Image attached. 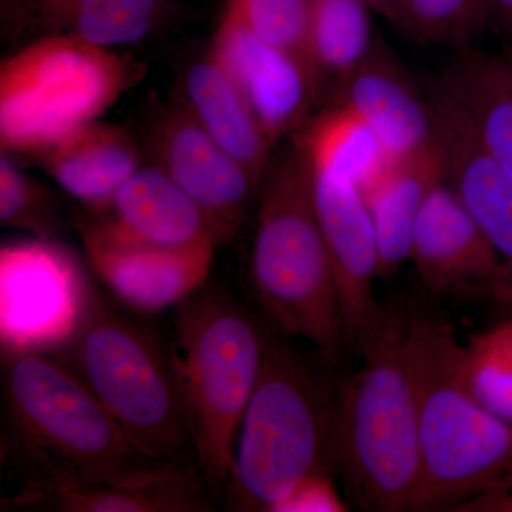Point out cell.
<instances>
[{
    "mask_svg": "<svg viewBox=\"0 0 512 512\" xmlns=\"http://www.w3.org/2000/svg\"><path fill=\"white\" fill-rule=\"evenodd\" d=\"M2 389V453L20 470L55 468L89 483L136 485L188 467L138 450L89 387L50 353L2 350Z\"/></svg>",
    "mask_w": 512,
    "mask_h": 512,
    "instance_id": "1",
    "label": "cell"
},
{
    "mask_svg": "<svg viewBox=\"0 0 512 512\" xmlns=\"http://www.w3.org/2000/svg\"><path fill=\"white\" fill-rule=\"evenodd\" d=\"M339 387L269 326L261 377L239 426L224 507L274 512L289 494L338 468Z\"/></svg>",
    "mask_w": 512,
    "mask_h": 512,
    "instance_id": "2",
    "label": "cell"
},
{
    "mask_svg": "<svg viewBox=\"0 0 512 512\" xmlns=\"http://www.w3.org/2000/svg\"><path fill=\"white\" fill-rule=\"evenodd\" d=\"M451 326L409 313L407 350L419 403L420 480L412 511H454L512 490V424L485 409L461 376Z\"/></svg>",
    "mask_w": 512,
    "mask_h": 512,
    "instance_id": "3",
    "label": "cell"
},
{
    "mask_svg": "<svg viewBox=\"0 0 512 512\" xmlns=\"http://www.w3.org/2000/svg\"><path fill=\"white\" fill-rule=\"evenodd\" d=\"M409 313L384 306L363 363L339 386L338 470L367 511H412L420 480L419 403L407 350Z\"/></svg>",
    "mask_w": 512,
    "mask_h": 512,
    "instance_id": "4",
    "label": "cell"
},
{
    "mask_svg": "<svg viewBox=\"0 0 512 512\" xmlns=\"http://www.w3.org/2000/svg\"><path fill=\"white\" fill-rule=\"evenodd\" d=\"M259 197L249 266L256 302L276 332L338 362L348 340L301 148L269 168Z\"/></svg>",
    "mask_w": 512,
    "mask_h": 512,
    "instance_id": "5",
    "label": "cell"
},
{
    "mask_svg": "<svg viewBox=\"0 0 512 512\" xmlns=\"http://www.w3.org/2000/svg\"><path fill=\"white\" fill-rule=\"evenodd\" d=\"M269 326L222 288L201 286L178 305L170 357L192 453L205 483L224 488L239 426L261 377Z\"/></svg>",
    "mask_w": 512,
    "mask_h": 512,
    "instance_id": "6",
    "label": "cell"
},
{
    "mask_svg": "<svg viewBox=\"0 0 512 512\" xmlns=\"http://www.w3.org/2000/svg\"><path fill=\"white\" fill-rule=\"evenodd\" d=\"M50 355L79 377L138 450L181 463L190 426L170 352L90 286L76 328Z\"/></svg>",
    "mask_w": 512,
    "mask_h": 512,
    "instance_id": "7",
    "label": "cell"
},
{
    "mask_svg": "<svg viewBox=\"0 0 512 512\" xmlns=\"http://www.w3.org/2000/svg\"><path fill=\"white\" fill-rule=\"evenodd\" d=\"M143 67L79 37H37L0 67L3 153L37 154L96 121Z\"/></svg>",
    "mask_w": 512,
    "mask_h": 512,
    "instance_id": "8",
    "label": "cell"
},
{
    "mask_svg": "<svg viewBox=\"0 0 512 512\" xmlns=\"http://www.w3.org/2000/svg\"><path fill=\"white\" fill-rule=\"evenodd\" d=\"M82 266L52 238L0 251L2 350L52 352L76 328L89 295Z\"/></svg>",
    "mask_w": 512,
    "mask_h": 512,
    "instance_id": "9",
    "label": "cell"
},
{
    "mask_svg": "<svg viewBox=\"0 0 512 512\" xmlns=\"http://www.w3.org/2000/svg\"><path fill=\"white\" fill-rule=\"evenodd\" d=\"M409 259L434 295L512 302L511 269L444 181L417 218Z\"/></svg>",
    "mask_w": 512,
    "mask_h": 512,
    "instance_id": "10",
    "label": "cell"
},
{
    "mask_svg": "<svg viewBox=\"0 0 512 512\" xmlns=\"http://www.w3.org/2000/svg\"><path fill=\"white\" fill-rule=\"evenodd\" d=\"M158 167L200 208L218 247L241 228L258 180L200 126L185 106L165 111L154 130Z\"/></svg>",
    "mask_w": 512,
    "mask_h": 512,
    "instance_id": "11",
    "label": "cell"
},
{
    "mask_svg": "<svg viewBox=\"0 0 512 512\" xmlns=\"http://www.w3.org/2000/svg\"><path fill=\"white\" fill-rule=\"evenodd\" d=\"M311 174L313 200L335 276L346 340L359 349L379 325L384 311L373 291L380 265L375 225L355 184L312 168Z\"/></svg>",
    "mask_w": 512,
    "mask_h": 512,
    "instance_id": "12",
    "label": "cell"
},
{
    "mask_svg": "<svg viewBox=\"0 0 512 512\" xmlns=\"http://www.w3.org/2000/svg\"><path fill=\"white\" fill-rule=\"evenodd\" d=\"M210 53L247 100L272 146L312 119L319 101L308 69L256 35L229 3Z\"/></svg>",
    "mask_w": 512,
    "mask_h": 512,
    "instance_id": "13",
    "label": "cell"
},
{
    "mask_svg": "<svg viewBox=\"0 0 512 512\" xmlns=\"http://www.w3.org/2000/svg\"><path fill=\"white\" fill-rule=\"evenodd\" d=\"M79 231L87 261L104 285L128 309L147 315L180 305L207 284L217 248L141 244L97 220L83 222Z\"/></svg>",
    "mask_w": 512,
    "mask_h": 512,
    "instance_id": "14",
    "label": "cell"
},
{
    "mask_svg": "<svg viewBox=\"0 0 512 512\" xmlns=\"http://www.w3.org/2000/svg\"><path fill=\"white\" fill-rule=\"evenodd\" d=\"M427 100L444 183L512 271V175L485 147L466 111L440 83Z\"/></svg>",
    "mask_w": 512,
    "mask_h": 512,
    "instance_id": "15",
    "label": "cell"
},
{
    "mask_svg": "<svg viewBox=\"0 0 512 512\" xmlns=\"http://www.w3.org/2000/svg\"><path fill=\"white\" fill-rule=\"evenodd\" d=\"M15 507L63 512H204L212 505L198 467L188 466L160 480L136 485L89 483L55 470H22Z\"/></svg>",
    "mask_w": 512,
    "mask_h": 512,
    "instance_id": "16",
    "label": "cell"
},
{
    "mask_svg": "<svg viewBox=\"0 0 512 512\" xmlns=\"http://www.w3.org/2000/svg\"><path fill=\"white\" fill-rule=\"evenodd\" d=\"M335 104L349 107L365 120L393 161L412 157L434 143L429 100L417 92L402 63L379 37Z\"/></svg>",
    "mask_w": 512,
    "mask_h": 512,
    "instance_id": "17",
    "label": "cell"
},
{
    "mask_svg": "<svg viewBox=\"0 0 512 512\" xmlns=\"http://www.w3.org/2000/svg\"><path fill=\"white\" fill-rule=\"evenodd\" d=\"M35 156L60 188L82 202L93 217L109 211L114 195L141 167L131 134L99 120L76 128Z\"/></svg>",
    "mask_w": 512,
    "mask_h": 512,
    "instance_id": "18",
    "label": "cell"
},
{
    "mask_svg": "<svg viewBox=\"0 0 512 512\" xmlns=\"http://www.w3.org/2000/svg\"><path fill=\"white\" fill-rule=\"evenodd\" d=\"M94 220L121 237L164 248L218 247L200 208L157 164L141 165Z\"/></svg>",
    "mask_w": 512,
    "mask_h": 512,
    "instance_id": "19",
    "label": "cell"
},
{
    "mask_svg": "<svg viewBox=\"0 0 512 512\" xmlns=\"http://www.w3.org/2000/svg\"><path fill=\"white\" fill-rule=\"evenodd\" d=\"M184 96V106L200 126L264 183L272 144L247 100L211 53L185 72Z\"/></svg>",
    "mask_w": 512,
    "mask_h": 512,
    "instance_id": "20",
    "label": "cell"
},
{
    "mask_svg": "<svg viewBox=\"0 0 512 512\" xmlns=\"http://www.w3.org/2000/svg\"><path fill=\"white\" fill-rule=\"evenodd\" d=\"M13 18L42 36L79 37L117 49L150 35L163 15V0H12ZM9 5V6H10Z\"/></svg>",
    "mask_w": 512,
    "mask_h": 512,
    "instance_id": "21",
    "label": "cell"
},
{
    "mask_svg": "<svg viewBox=\"0 0 512 512\" xmlns=\"http://www.w3.org/2000/svg\"><path fill=\"white\" fill-rule=\"evenodd\" d=\"M444 181L436 143L420 153L394 161L366 195L379 244V279L389 278L410 258L414 225L431 192Z\"/></svg>",
    "mask_w": 512,
    "mask_h": 512,
    "instance_id": "22",
    "label": "cell"
},
{
    "mask_svg": "<svg viewBox=\"0 0 512 512\" xmlns=\"http://www.w3.org/2000/svg\"><path fill=\"white\" fill-rule=\"evenodd\" d=\"M478 136L512 175V46L500 52L463 47L440 80Z\"/></svg>",
    "mask_w": 512,
    "mask_h": 512,
    "instance_id": "23",
    "label": "cell"
},
{
    "mask_svg": "<svg viewBox=\"0 0 512 512\" xmlns=\"http://www.w3.org/2000/svg\"><path fill=\"white\" fill-rule=\"evenodd\" d=\"M298 140L312 170L348 180L363 195L394 164L375 131L343 104H330L312 117L299 131Z\"/></svg>",
    "mask_w": 512,
    "mask_h": 512,
    "instance_id": "24",
    "label": "cell"
},
{
    "mask_svg": "<svg viewBox=\"0 0 512 512\" xmlns=\"http://www.w3.org/2000/svg\"><path fill=\"white\" fill-rule=\"evenodd\" d=\"M366 0H313L309 66L318 101L335 104L376 37Z\"/></svg>",
    "mask_w": 512,
    "mask_h": 512,
    "instance_id": "25",
    "label": "cell"
},
{
    "mask_svg": "<svg viewBox=\"0 0 512 512\" xmlns=\"http://www.w3.org/2000/svg\"><path fill=\"white\" fill-rule=\"evenodd\" d=\"M461 376L485 409L512 424V319L470 339Z\"/></svg>",
    "mask_w": 512,
    "mask_h": 512,
    "instance_id": "26",
    "label": "cell"
},
{
    "mask_svg": "<svg viewBox=\"0 0 512 512\" xmlns=\"http://www.w3.org/2000/svg\"><path fill=\"white\" fill-rule=\"evenodd\" d=\"M488 22V0H406L399 25L424 43L468 47Z\"/></svg>",
    "mask_w": 512,
    "mask_h": 512,
    "instance_id": "27",
    "label": "cell"
},
{
    "mask_svg": "<svg viewBox=\"0 0 512 512\" xmlns=\"http://www.w3.org/2000/svg\"><path fill=\"white\" fill-rule=\"evenodd\" d=\"M228 3L256 35L295 56L312 77L309 29L313 0H228Z\"/></svg>",
    "mask_w": 512,
    "mask_h": 512,
    "instance_id": "28",
    "label": "cell"
},
{
    "mask_svg": "<svg viewBox=\"0 0 512 512\" xmlns=\"http://www.w3.org/2000/svg\"><path fill=\"white\" fill-rule=\"evenodd\" d=\"M0 224L52 238L62 227L55 198L8 157L0 161Z\"/></svg>",
    "mask_w": 512,
    "mask_h": 512,
    "instance_id": "29",
    "label": "cell"
},
{
    "mask_svg": "<svg viewBox=\"0 0 512 512\" xmlns=\"http://www.w3.org/2000/svg\"><path fill=\"white\" fill-rule=\"evenodd\" d=\"M346 504L330 476H316L296 487L274 512H340Z\"/></svg>",
    "mask_w": 512,
    "mask_h": 512,
    "instance_id": "30",
    "label": "cell"
},
{
    "mask_svg": "<svg viewBox=\"0 0 512 512\" xmlns=\"http://www.w3.org/2000/svg\"><path fill=\"white\" fill-rule=\"evenodd\" d=\"M453 512H512V490L483 495L460 505Z\"/></svg>",
    "mask_w": 512,
    "mask_h": 512,
    "instance_id": "31",
    "label": "cell"
},
{
    "mask_svg": "<svg viewBox=\"0 0 512 512\" xmlns=\"http://www.w3.org/2000/svg\"><path fill=\"white\" fill-rule=\"evenodd\" d=\"M488 22L512 40V0H488Z\"/></svg>",
    "mask_w": 512,
    "mask_h": 512,
    "instance_id": "32",
    "label": "cell"
},
{
    "mask_svg": "<svg viewBox=\"0 0 512 512\" xmlns=\"http://www.w3.org/2000/svg\"><path fill=\"white\" fill-rule=\"evenodd\" d=\"M366 3L370 8L382 13L387 19L399 25L406 0H366Z\"/></svg>",
    "mask_w": 512,
    "mask_h": 512,
    "instance_id": "33",
    "label": "cell"
}]
</instances>
